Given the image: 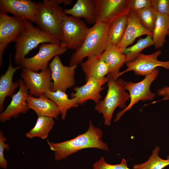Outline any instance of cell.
<instances>
[{
  "label": "cell",
  "mask_w": 169,
  "mask_h": 169,
  "mask_svg": "<svg viewBox=\"0 0 169 169\" xmlns=\"http://www.w3.org/2000/svg\"><path fill=\"white\" fill-rule=\"evenodd\" d=\"M102 136L101 129L95 126L90 120L88 129L84 133L69 140L58 143L48 141V144L54 152V159L59 161L85 148H95L109 151L107 145L102 140Z\"/></svg>",
  "instance_id": "1"
},
{
  "label": "cell",
  "mask_w": 169,
  "mask_h": 169,
  "mask_svg": "<svg viewBox=\"0 0 169 169\" xmlns=\"http://www.w3.org/2000/svg\"><path fill=\"white\" fill-rule=\"evenodd\" d=\"M109 26L99 22L90 28L82 45L72 54L69 60V66L77 65L85 58L101 54L108 44Z\"/></svg>",
  "instance_id": "2"
},
{
  "label": "cell",
  "mask_w": 169,
  "mask_h": 169,
  "mask_svg": "<svg viewBox=\"0 0 169 169\" xmlns=\"http://www.w3.org/2000/svg\"><path fill=\"white\" fill-rule=\"evenodd\" d=\"M108 89L105 97L96 104L95 110L103 115L105 125L110 126L113 113L119 107L125 109L126 107V102L130 97L125 91V81L122 79L115 80L107 75Z\"/></svg>",
  "instance_id": "3"
},
{
  "label": "cell",
  "mask_w": 169,
  "mask_h": 169,
  "mask_svg": "<svg viewBox=\"0 0 169 169\" xmlns=\"http://www.w3.org/2000/svg\"><path fill=\"white\" fill-rule=\"evenodd\" d=\"M15 43L14 61L18 66H21L25 56L39 44H60V41L39 27L34 26L31 22L26 20L24 28Z\"/></svg>",
  "instance_id": "4"
},
{
  "label": "cell",
  "mask_w": 169,
  "mask_h": 169,
  "mask_svg": "<svg viewBox=\"0 0 169 169\" xmlns=\"http://www.w3.org/2000/svg\"><path fill=\"white\" fill-rule=\"evenodd\" d=\"M59 18L62 36L60 45L67 49L77 50L82 45L90 28L79 18L67 16L62 8Z\"/></svg>",
  "instance_id": "5"
},
{
  "label": "cell",
  "mask_w": 169,
  "mask_h": 169,
  "mask_svg": "<svg viewBox=\"0 0 169 169\" xmlns=\"http://www.w3.org/2000/svg\"><path fill=\"white\" fill-rule=\"evenodd\" d=\"M62 8L53 0L39 3L35 23L38 27L61 41V33L59 16Z\"/></svg>",
  "instance_id": "6"
},
{
  "label": "cell",
  "mask_w": 169,
  "mask_h": 169,
  "mask_svg": "<svg viewBox=\"0 0 169 169\" xmlns=\"http://www.w3.org/2000/svg\"><path fill=\"white\" fill-rule=\"evenodd\" d=\"M159 73V69L156 68L152 73L146 76L143 79L138 82L125 81V88L129 92L130 103L125 108L117 113L114 122L120 120L125 113L130 110L139 101L152 100L154 99L156 94L151 91L150 87L151 83L158 76Z\"/></svg>",
  "instance_id": "7"
},
{
  "label": "cell",
  "mask_w": 169,
  "mask_h": 169,
  "mask_svg": "<svg viewBox=\"0 0 169 169\" xmlns=\"http://www.w3.org/2000/svg\"><path fill=\"white\" fill-rule=\"evenodd\" d=\"M96 23L110 25L117 18L131 12V0H94Z\"/></svg>",
  "instance_id": "8"
},
{
  "label": "cell",
  "mask_w": 169,
  "mask_h": 169,
  "mask_svg": "<svg viewBox=\"0 0 169 169\" xmlns=\"http://www.w3.org/2000/svg\"><path fill=\"white\" fill-rule=\"evenodd\" d=\"M25 26V20L0 12V67L3 64L5 49L11 42H15Z\"/></svg>",
  "instance_id": "9"
},
{
  "label": "cell",
  "mask_w": 169,
  "mask_h": 169,
  "mask_svg": "<svg viewBox=\"0 0 169 169\" xmlns=\"http://www.w3.org/2000/svg\"><path fill=\"white\" fill-rule=\"evenodd\" d=\"M67 50L60 44L42 43L39 46L38 53L33 57L25 58L21 66L36 72L44 70L49 67L48 63L53 58L64 54Z\"/></svg>",
  "instance_id": "10"
},
{
  "label": "cell",
  "mask_w": 169,
  "mask_h": 169,
  "mask_svg": "<svg viewBox=\"0 0 169 169\" xmlns=\"http://www.w3.org/2000/svg\"><path fill=\"white\" fill-rule=\"evenodd\" d=\"M51 72L53 86L51 91L60 90L65 92L75 84L74 78L77 65H64L59 55L55 56L49 65Z\"/></svg>",
  "instance_id": "11"
},
{
  "label": "cell",
  "mask_w": 169,
  "mask_h": 169,
  "mask_svg": "<svg viewBox=\"0 0 169 169\" xmlns=\"http://www.w3.org/2000/svg\"><path fill=\"white\" fill-rule=\"evenodd\" d=\"M28 90L30 95L39 97L48 90H51L53 82L51 72L48 67L39 73L33 71L23 68L21 74Z\"/></svg>",
  "instance_id": "12"
},
{
  "label": "cell",
  "mask_w": 169,
  "mask_h": 169,
  "mask_svg": "<svg viewBox=\"0 0 169 169\" xmlns=\"http://www.w3.org/2000/svg\"><path fill=\"white\" fill-rule=\"evenodd\" d=\"M161 53V51L158 50L149 54L141 53L134 60L125 64L127 68L121 72L120 76L131 71H134L136 75L146 76L152 73L158 67L169 69V60L162 61L157 59Z\"/></svg>",
  "instance_id": "13"
},
{
  "label": "cell",
  "mask_w": 169,
  "mask_h": 169,
  "mask_svg": "<svg viewBox=\"0 0 169 169\" xmlns=\"http://www.w3.org/2000/svg\"><path fill=\"white\" fill-rule=\"evenodd\" d=\"M39 3L30 0H0V12L10 13L14 17L35 23Z\"/></svg>",
  "instance_id": "14"
},
{
  "label": "cell",
  "mask_w": 169,
  "mask_h": 169,
  "mask_svg": "<svg viewBox=\"0 0 169 169\" xmlns=\"http://www.w3.org/2000/svg\"><path fill=\"white\" fill-rule=\"evenodd\" d=\"M108 79L107 76L100 79H89L84 84L73 88L74 92L71 93V98H76L79 105H84L89 100L97 104L101 100L100 92L105 89L103 86Z\"/></svg>",
  "instance_id": "15"
},
{
  "label": "cell",
  "mask_w": 169,
  "mask_h": 169,
  "mask_svg": "<svg viewBox=\"0 0 169 169\" xmlns=\"http://www.w3.org/2000/svg\"><path fill=\"white\" fill-rule=\"evenodd\" d=\"M19 89L12 97L9 104L0 114V120L3 123L11 118H16L21 113L25 114L29 110L26 101L28 90L23 80H19Z\"/></svg>",
  "instance_id": "16"
},
{
  "label": "cell",
  "mask_w": 169,
  "mask_h": 169,
  "mask_svg": "<svg viewBox=\"0 0 169 169\" xmlns=\"http://www.w3.org/2000/svg\"><path fill=\"white\" fill-rule=\"evenodd\" d=\"M144 35H149L152 38L153 33L142 25L136 13L130 12L125 33L121 40L116 46L123 53L125 49L133 44L136 38Z\"/></svg>",
  "instance_id": "17"
},
{
  "label": "cell",
  "mask_w": 169,
  "mask_h": 169,
  "mask_svg": "<svg viewBox=\"0 0 169 169\" xmlns=\"http://www.w3.org/2000/svg\"><path fill=\"white\" fill-rule=\"evenodd\" d=\"M100 56L108 67L109 72L107 75L111 76L115 80H117L121 73L120 69L125 63V54L116 46L109 43Z\"/></svg>",
  "instance_id": "18"
},
{
  "label": "cell",
  "mask_w": 169,
  "mask_h": 169,
  "mask_svg": "<svg viewBox=\"0 0 169 169\" xmlns=\"http://www.w3.org/2000/svg\"><path fill=\"white\" fill-rule=\"evenodd\" d=\"M29 109L33 110L38 116H44L57 119L60 111L55 104L44 95L35 97L28 95L26 98Z\"/></svg>",
  "instance_id": "19"
},
{
  "label": "cell",
  "mask_w": 169,
  "mask_h": 169,
  "mask_svg": "<svg viewBox=\"0 0 169 169\" xmlns=\"http://www.w3.org/2000/svg\"><path fill=\"white\" fill-rule=\"evenodd\" d=\"M22 67L18 66L13 68L12 65V57L9 55V64L8 69L4 74H2L0 78V111L3 110L4 103L8 96L12 97L15 93V90L19 87V81L13 82V79L15 72Z\"/></svg>",
  "instance_id": "20"
},
{
  "label": "cell",
  "mask_w": 169,
  "mask_h": 169,
  "mask_svg": "<svg viewBox=\"0 0 169 169\" xmlns=\"http://www.w3.org/2000/svg\"><path fill=\"white\" fill-rule=\"evenodd\" d=\"M87 58L85 61L81 63V68L85 74L86 81L91 79H100L108 75V67L101 58L100 54Z\"/></svg>",
  "instance_id": "21"
},
{
  "label": "cell",
  "mask_w": 169,
  "mask_h": 169,
  "mask_svg": "<svg viewBox=\"0 0 169 169\" xmlns=\"http://www.w3.org/2000/svg\"><path fill=\"white\" fill-rule=\"evenodd\" d=\"M64 13L77 18H84L90 24L96 23L94 0H78L70 9H64Z\"/></svg>",
  "instance_id": "22"
},
{
  "label": "cell",
  "mask_w": 169,
  "mask_h": 169,
  "mask_svg": "<svg viewBox=\"0 0 169 169\" xmlns=\"http://www.w3.org/2000/svg\"><path fill=\"white\" fill-rule=\"evenodd\" d=\"M44 95L53 101L59 109L62 120L65 119L68 110L71 108H76L79 105L76 98L68 97V95L60 90L53 92L48 90Z\"/></svg>",
  "instance_id": "23"
},
{
  "label": "cell",
  "mask_w": 169,
  "mask_h": 169,
  "mask_svg": "<svg viewBox=\"0 0 169 169\" xmlns=\"http://www.w3.org/2000/svg\"><path fill=\"white\" fill-rule=\"evenodd\" d=\"M169 33V16L157 13V19L152 37L156 49H159L164 46L166 42V38Z\"/></svg>",
  "instance_id": "24"
},
{
  "label": "cell",
  "mask_w": 169,
  "mask_h": 169,
  "mask_svg": "<svg viewBox=\"0 0 169 169\" xmlns=\"http://www.w3.org/2000/svg\"><path fill=\"white\" fill-rule=\"evenodd\" d=\"M55 124L54 118L44 116H38L34 126L26 134L30 139L38 137L46 139Z\"/></svg>",
  "instance_id": "25"
},
{
  "label": "cell",
  "mask_w": 169,
  "mask_h": 169,
  "mask_svg": "<svg viewBox=\"0 0 169 169\" xmlns=\"http://www.w3.org/2000/svg\"><path fill=\"white\" fill-rule=\"evenodd\" d=\"M129 14L124 15L117 18L110 25L108 43L116 46L121 41L127 27Z\"/></svg>",
  "instance_id": "26"
},
{
  "label": "cell",
  "mask_w": 169,
  "mask_h": 169,
  "mask_svg": "<svg viewBox=\"0 0 169 169\" xmlns=\"http://www.w3.org/2000/svg\"><path fill=\"white\" fill-rule=\"evenodd\" d=\"M160 150L158 146H156L152 151L151 155L145 162L133 166V169H163L169 165V155L166 159L161 158L158 156Z\"/></svg>",
  "instance_id": "27"
},
{
  "label": "cell",
  "mask_w": 169,
  "mask_h": 169,
  "mask_svg": "<svg viewBox=\"0 0 169 169\" xmlns=\"http://www.w3.org/2000/svg\"><path fill=\"white\" fill-rule=\"evenodd\" d=\"M154 45V42L152 37L149 36L144 38H140L135 44L126 48L123 54L125 56V64L131 62L141 54L142 50L146 48Z\"/></svg>",
  "instance_id": "28"
},
{
  "label": "cell",
  "mask_w": 169,
  "mask_h": 169,
  "mask_svg": "<svg viewBox=\"0 0 169 169\" xmlns=\"http://www.w3.org/2000/svg\"><path fill=\"white\" fill-rule=\"evenodd\" d=\"M136 14L142 25L147 30L152 33L157 19V13L151 7L140 11Z\"/></svg>",
  "instance_id": "29"
},
{
  "label": "cell",
  "mask_w": 169,
  "mask_h": 169,
  "mask_svg": "<svg viewBox=\"0 0 169 169\" xmlns=\"http://www.w3.org/2000/svg\"><path fill=\"white\" fill-rule=\"evenodd\" d=\"M93 169H130L127 166L126 160L122 159L120 163L112 165L108 164L102 156L95 162L93 166Z\"/></svg>",
  "instance_id": "30"
},
{
  "label": "cell",
  "mask_w": 169,
  "mask_h": 169,
  "mask_svg": "<svg viewBox=\"0 0 169 169\" xmlns=\"http://www.w3.org/2000/svg\"><path fill=\"white\" fill-rule=\"evenodd\" d=\"M151 8L156 13L169 16V0H152Z\"/></svg>",
  "instance_id": "31"
},
{
  "label": "cell",
  "mask_w": 169,
  "mask_h": 169,
  "mask_svg": "<svg viewBox=\"0 0 169 169\" xmlns=\"http://www.w3.org/2000/svg\"><path fill=\"white\" fill-rule=\"evenodd\" d=\"M7 138L1 131H0V167L6 169L8 166V162L4 156L5 150H9L8 145L5 142Z\"/></svg>",
  "instance_id": "32"
},
{
  "label": "cell",
  "mask_w": 169,
  "mask_h": 169,
  "mask_svg": "<svg viewBox=\"0 0 169 169\" xmlns=\"http://www.w3.org/2000/svg\"><path fill=\"white\" fill-rule=\"evenodd\" d=\"M131 12L137 13L151 7L152 0H131Z\"/></svg>",
  "instance_id": "33"
},
{
  "label": "cell",
  "mask_w": 169,
  "mask_h": 169,
  "mask_svg": "<svg viewBox=\"0 0 169 169\" xmlns=\"http://www.w3.org/2000/svg\"><path fill=\"white\" fill-rule=\"evenodd\" d=\"M157 93L158 95L164 97L162 100H167L169 98V86H165L157 89Z\"/></svg>",
  "instance_id": "34"
},
{
  "label": "cell",
  "mask_w": 169,
  "mask_h": 169,
  "mask_svg": "<svg viewBox=\"0 0 169 169\" xmlns=\"http://www.w3.org/2000/svg\"><path fill=\"white\" fill-rule=\"evenodd\" d=\"M53 1L58 5L63 3L64 5H70L72 1L71 0H53Z\"/></svg>",
  "instance_id": "35"
},
{
  "label": "cell",
  "mask_w": 169,
  "mask_h": 169,
  "mask_svg": "<svg viewBox=\"0 0 169 169\" xmlns=\"http://www.w3.org/2000/svg\"><path fill=\"white\" fill-rule=\"evenodd\" d=\"M168 36H169V33H168Z\"/></svg>",
  "instance_id": "36"
},
{
  "label": "cell",
  "mask_w": 169,
  "mask_h": 169,
  "mask_svg": "<svg viewBox=\"0 0 169 169\" xmlns=\"http://www.w3.org/2000/svg\"><path fill=\"white\" fill-rule=\"evenodd\" d=\"M167 100H169V98L168 99H167Z\"/></svg>",
  "instance_id": "37"
}]
</instances>
